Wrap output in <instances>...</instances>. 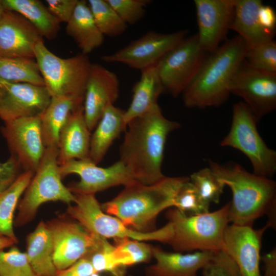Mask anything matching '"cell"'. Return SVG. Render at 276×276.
<instances>
[{"label": "cell", "instance_id": "obj_1", "mask_svg": "<svg viewBox=\"0 0 276 276\" xmlns=\"http://www.w3.org/2000/svg\"><path fill=\"white\" fill-rule=\"evenodd\" d=\"M179 123L166 118L157 104L127 125L120 149L121 161L137 182L151 185L163 179L165 144Z\"/></svg>", "mask_w": 276, "mask_h": 276}, {"label": "cell", "instance_id": "obj_2", "mask_svg": "<svg viewBox=\"0 0 276 276\" xmlns=\"http://www.w3.org/2000/svg\"><path fill=\"white\" fill-rule=\"evenodd\" d=\"M209 168L232 193L229 223L253 226L258 218L267 215V225L275 228L276 183L269 178L250 173L236 163L219 164L209 160Z\"/></svg>", "mask_w": 276, "mask_h": 276}, {"label": "cell", "instance_id": "obj_3", "mask_svg": "<svg viewBox=\"0 0 276 276\" xmlns=\"http://www.w3.org/2000/svg\"><path fill=\"white\" fill-rule=\"evenodd\" d=\"M248 47L239 35L226 39L210 53L196 76L182 92L188 108L217 107L228 98L229 85L243 62Z\"/></svg>", "mask_w": 276, "mask_h": 276}, {"label": "cell", "instance_id": "obj_4", "mask_svg": "<svg viewBox=\"0 0 276 276\" xmlns=\"http://www.w3.org/2000/svg\"><path fill=\"white\" fill-rule=\"evenodd\" d=\"M189 177H166L151 185L134 181L113 199L101 205L105 213L139 232L146 229L164 210L173 207L176 195Z\"/></svg>", "mask_w": 276, "mask_h": 276}, {"label": "cell", "instance_id": "obj_5", "mask_svg": "<svg viewBox=\"0 0 276 276\" xmlns=\"http://www.w3.org/2000/svg\"><path fill=\"white\" fill-rule=\"evenodd\" d=\"M229 208V202L214 212L190 216L175 208L169 209L166 217L172 233L167 244L176 252L182 253L224 250Z\"/></svg>", "mask_w": 276, "mask_h": 276}, {"label": "cell", "instance_id": "obj_6", "mask_svg": "<svg viewBox=\"0 0 276 276\" xmlns=\"http://www.w3.org/2000/svg\"><path fill=\"white\" fill-rule=\"evenodd\" d=\"M58 155V147L45 148L23 198L18 202V213L14 220L15 226H22L31 221L39 207L45 202L60 201L68 204L74 202L75 194L62 182Z\"/></svg>", "mask_w": 276, "mask_h": 276}, {"label": "cell", "instance_id": "obj_7", "mask_svg": "<svg viewBox=\"0 0 276 276\" xmlns=\"http://www.w3.org/2000/svg\"><path fill=\"white\" fill-rule=\"evenodd\" d=\"M34 59L52 97L71 96L84 98L92 63L82 53L62 58L50 51L43 40L36 44Z\"/></svg>", "mask_w": 276, "mask_h": 276}, {"label": "cell", "instance_id": "obj_8", "mask_svg": "<svg viewBox=\"0 0 276 276\" xmlns=\"http://www.w3.org/2000/svg\"><path fill=\"white\" fill-rule=\"evenodd\" d=\"M259 121L243 102L235 104L230 130L220 144L241 152L250 162L254 174L270 178L276 172V151L260 136L257 127Z\"/></svg>", "mask_w": 276, "mask_h": 276}, {"label": "cell", "instance_id": "obj_9", "mask_svg": "<svg viewBox=\"0 0 276 276\" xmlns=\"http://www.w3.org/2000/svg\"><path fill=\"white\" fill-rule=\"evenodd\" d=\"M74 205L69 204L67 213L91 233L114 240L129 238L138 241H157L167 243L172 228L168 222L164 226L149 232H142L127 227L117 217L105 213L95 194H75Z\"/></svg>", "mask_w": 276, "mask_h": 276}, {"label": "cell", "instance_id": "obj_10", "mask_svg": "<svg viewBox=\"0 0 276 276\" xmlns=\"http://www.w3.org/2000/svg\"><path fill=\"white\" fill-rule=\"evenodd\" d=\"M209 53L200 47L197 34L186 37L155 65L164 93L176 97L198 72Z\"/></svg>", "mask_w": 276, "mask_h": 276}, {"label": "cell", "instance_id": "obj_11", "mask_svg": "<svg viewBox=\"0 0 276 276\" xmlns=\"http://www.w3.org/2000/svg\"><path fill=\"white\" fill-rule=\"evenodd\" d=\"M188 31L171 33L149 31L141 37L112 54L104 55L102 60L119 63L141 72L155 66L160 59L187 37Z\"/></svg>", "mask_w": 276, "mask_h": 276}, {"label": "cell", "instance_id": "obj_12", "mask_svg": "<svg viewBox=\"0 0 276 276\" xmlns=\"http://www.w3.org/2000/svg\"><path fill=\"white\" fill-rule=\"evenodd\" d=\"M229 90L243 99L259 121L276 108V74L254 68L244 60L234 75Z\"/></svg>", "mask_w": 276, "mask_h": 276}, {"label": "cell", "instance_id": "obj_13", "mask_svg": "<svg viewBox=\"0 0 276 276\" xmlns=\"http://www.w3.org/2000/svg\"><path fill=\"white\" fill-rule=\"evenodd\" d=\"M59 171L62 178L71 174L80 176V180L68 188L74 194H95L109 188L136 181L120 160L103 168L90 159H72L59 165Z\"/></svg>", "mask_w": 276, "mask_h": 276}, {"label": "cell", "instance_id": "obj_14", "mask_svg": "<svg viewBox=\"0 0 276 276\" xmlns=\"http://www.w3.org/2000/svg\"><path fill=\"white\" fill-rule=\"evenodd\" d=\"M47 223L52 236L53 260L58 270L65 269L87 256L98 246L102 237L77 221L58 219Z\"/></svg>", "mask_w": 276, "mask_h": 276}, {"label": "cell", "instance_id": "obj_15", "mask_svg": "<svg viewBox=\"0 0 276 276\" xmlns=\"http://www.w3.org/2000/svg\"><path fill=\"white\" fill-rule=\"evenodd\" d=\"M1 131L11 155L17 158L24 171L35 172L45 149L41 134L40 116L20 118L5 122Z\"/></svg>", "mask_w": 276, "mask_h": 276}, {"label": "cell", "instance_id": "obj_16", "mask_svg": "<svg viewBox=\"0 0 276 276\" xmlns=\"http://www.w3.org/2000/svg\"><path fill=\"white\" fill-rule=\"evenodd\" d=\"M51 99L44 86L0 80V118L4 122L41 116Z\"/></svg>", "mask_w": 276, "mask_h": 276}, {"label": "cell", "instance_id": "obj_17", "mask_svg": "<svg viewBox=\"0 0 276 276\" xmlns=\"http://www.w3.org/2000/svg\"><path fill=\"white\" fill-rule=\"evenodd\" d=\"M201 48L211 53L226 40L233 21L235 0H195Z\"/></svg>", "mask_w": 276, "mask_h": 276}, {"label": "cell", "instance_id": "obj_18", "mask_svg": "<svg viewBox=\"0 0 276 276\" xmlns=\"http://www.w3.org/2000/svg\"><path fill=\"white\" fill-rule=\"evenodd\" d=\"M269 227L254 229L247 225H228L224 232V250L233 258L241 276H262L260 269L263 235Z\"/></svg>", "mask_w": 276, "mask_h": 276}, {"label": "cell", "instance_id": "obj_19", "mask_svg": "<svg viewBox=\"0 0 276 276\" xmlns=\"http://www.w3.org/2000/svg\"><path fill=\"white\" fill-rule=\"evenodd\" d=\"M119 92L118 76L99 63H92L83 100L84 118L90 131L96 127L106 107L117 101Z\"/></svg>", "mask_w": 276, "mask_h": 276}, {"label": "cell", "instance_id": "obj_20", "mask_svg": "<svg viewBox=\"0 0 276 276\" xmlns=\"http://www.w3.org/2000/svg\"><path fill=\"white\" fill-rule=\"evenodd\" d=\"M43 38L20 14L6 10L0 19V56L34 58L35 48Z\"/></svg>", "mask_w": 276, "mask_h": 276}, {"label": "cell", "instance_id": "obj_21", "mask_svg": "<svg viewBox=\"0 0 276 276\" xmlns=\"http://www.w3.org/2000/svg\"><path fill=\"white\" fill-rule=\"evenodd\" d=\"M90 131L83 105L71 113L60 130L58 145L59 165L72 159H90Z\"/></svg>", "mask_w": 276, "mask_h": 276}, {"label": "cell", "instance_id": "obj_22", "mask_svg": "<svg viewBox=\"0 0 276 276\" xmlns=\"http://www.w3.org/2000/svg\"><path fill=\"white\" fill-rule=\"evenodd\" d=\"M211 251H196L187 254L164 251L159 247H153L155 264L146 268L148 276H198L213 254Z\"/></svg>", "mask_w": 276, "mask_h": 276}, {"label": "cell", "instance_id": "obj_23", "mask_svg": "<svg viewBox=\"0 0 276 276\" xmlns=\"http://www.w3.org/2000/svg\"><path fill=\"white\" fill-rule=\"evenodd\" d=\"M260 0H235V11L230 29L237 32L249 48L273 40L274 33L265 30L258 18Z\"/></svg>", "mask_w": 276, "mask_h": 276}, {"label": "cell", "instance_id": "obj_24", "mask_svg": "<svg viewBox=\"0 0 276 276\" xmlns=\"http://www.w3.org/2000/svg\"><path fill=\"white\" fill-rule=\"evenodd\" d=\"M26 254L36 276H56L53 238L47 223L41 221L27 236Z\"/></svg>", "mask_w": 276, "mask_h": 276}, {"label": "cell", "instance_id": "obj_25", "mask_svg": "<svg viewBox=\"0 0 276 276\" xmlns=\"http://www.w3.org/2000/svg\"><path fill=\"white\" fill-rule=\"evenodd\" d=\"M84 98L71 96L52 97L40 116L41 130L45 148L58 147L60 130L71 113L83 105Z\"/></svg>", "mask_w": 276, "mask_h": 276}, {"label": "cell", "instance_id": "obj_26", "mask_svg": "<svg viewBox=\"0 0 276 276\" xmlns=\"http://www.w3.org/2000/svg\"><path fill=\"white\" fill-rule=\"evenodd\" d=\"M65 30L83 54L87 55L104 42V36L97 27L86 1L78 0Z\"/></svg>", "mask_w": 276, "mask_h": 276}, {"label": "cell", "instance_id": "obj_27", "mask_svg": "<svg viewBox=\"0 0 276 276\" xmlns=\"http://www.w3.org/2000/svg\"><path fill=\"white\" fill-rule=\"evenodd\" d=\"M141 72L140 78L132 89L131 103L124 112L123 120L126 127L131 120L144 114L158 104L157 100L164 93L155 66Z\"/></svg>", "mask_w": 276, "mask_h": 276}, {"label": "cell", "instance_id": "obj_28", "mask_svg": "<svg viewBox=\"0 0 276 276\" xmlns=\"http://www.w3.org/2000/svg\"><path fill=\"white\" fill-rule=\"evenodd\" d=\"M124 112L113 104L108 105L103 111L90 139V159L94 163L103 159L113 141L125 130Z\"/></svg>", "mask_w": 276, "mask_h": 276}, {"label": "cell", "instance_id": "obj_29", "mask_svg": "<svg viewBox=\"0 0 276 276\" xmlns=\"http://www.w3.org/2000/svg\"><path fill=\"white\" fill-rule=\"evenodd\" d=\"M6 10L15 12L30 21L41 36L54 39L59 31V22L38 0H0Z\"/></svg>", "mask_w": 276, "mask_h": 276}, {"label": "cell", "instance_id": "obj_30", "mask_svg": "<svg viewBox=\"0 0 276 276\" xmlns=\"http://www.w3.org/2000/svg\"><path fill=\"white\" fill-rule=\"evenodd\" d=\"M34 174L31 171H24L0 194V237H8L18 242L13 230L14 214Z\"/></svg>", "mask_w": 276, "mask_h": 276}, {"label": "cell", "instance_id": "obj_31", "mask_svg": "<svg viewBox=\"0 0 276 276\" xmlns=\"http://www.w3.org/2000/svg\"><path fill=\"white\" fill-rule=\"evenodd\" d=\"M0 80L44 86L34 58L0 56Z\"/></svg>", "mask_w": 276, "mask_h": 276}, {"label": "cell", "instance_id": "obj_32", "mask_svg": "<svg viewBox=\"0 0 276 276\" xmlns=\"http://www.w3.org/2000/svg\"><path fill=\"white\" fill-rule=\"evenodd\" d=\"M87 3L97 27L104 36L117 37L126 31L128 25L107 0H88Z\"/></svg>", "mask_w": 276, "mask_h": 276}, {"label": "cell", "instance_id": "obj_33", "mask_svg": "<svg viewBox=\"0 0 276 276\" xmlns=\"http://www.w3.org/2000/svg\"><path fill=\"white\" fill-rule=\"evenodd\" d=\"M113 255L118 264L122 267L148 262L153 257V247L129 238L116 239Z\"/></svg>", "mask_w": 276, "mask_h": 276}, {"label": "cell", "instance_id": "obj_34", "mask_svg": "<svg viewBox=\"0 0 276 276\" xmlns=\"http://www.w3.org/2000/svg\"><path fill=\"white\" fill-rule=\"evenodd\" d=\"M210 204L199 195L190 178L179 188L174 199L173 207L187 216L210 212Z\"/></svg>", "mask_w": 276, "mask_h": 276}, {"label": "cell", "instance_id": "obj_35", "mask_svg": "<svg viewBox=\"0 0 276 276\" xmlns=\"http://www.w3.org/2000/svg\"><path fill=\"white\" fill-rule=\"evenodd\" d=\"M189 178L190 182L205 201L210 204L219 202L225 186L209 167L194 172Z\"/></svg>", "mask_w": 276, "mask_h": 276}, {"label": "cell", "instance_id": "obj_36", "mask_svg": "<svg viewBox=\"0 0 276 276\" xmlns=\"http://www.w3.org/2000/svg\"><path fill=\"white\" fill-rule=\"evenodd\" d=\"M113 248L114 245L107 239L101 237L98 246L86 256L90 260L96 273L108 272L113 276H123L124 267L117 263L113 255Z\"/></svg>", "mask_w": 276, "mask_h": 276}, {"label": "cell", "instance_id": "obj_37", "mask_svg": "<svg viewBox=\"0 0 276 276\" xmlns=\"http://www.w3.org/2000/svg\"><path fill=\"white\" fill-rule=\"evenodd\" d=\"M0 276H36L26 252L16 247L0 251Z\"/></svg>", "mask_w": 276, "mask_h": 276}, {"label": "cell", "instance_id": "obj_38", "mask_svg": "<svg viewBox=\"0 0 276 276\" xmlns=\"http://www.w3.org/2000/svg\"><path fill=\"white\" fill-rule=\"evenodd\" d=\"M245 62L251 67L265 72L276 74V43L273 40L249 48Z\"/></svg>", "mask_w": 276, "mask_h": 276}, {"label": "cell", "instance_id": "obj_39", "mask_svg": "<svg viewBox=\"0 0 276 276\" xmlns=\"http://www.w3.org/2000/svg\"><path fill=\"white\" fill-rule=\"evenodd\" d=\"M120 18L127 25H133L145 16L150 0H107Z\"/></svg>", "mask_w": 276, "mask_h": 276}, {"label": "cell", "instance_id": "obj_40", "mask_svg": "<svg viewBox=\"0 0 276 276\" xmlns=\"http://www.w3.org/2000/svg\"><path fill=\"white\" fill-rule=\"evenodd\" d=\"M203 276H241L233 258L224 250L214 252L202 268Z\"/></svg>", "mask_w": 276, "mask_h": 276}, {"label": "cell", "instance_id": "obj_41", "mask_svg": "<svg viewBox=\"0 0 276 276\" xmlns=\"http://www.w3.org/2000/svg\"><path fill=\"white\" fill-rule=\"evenodd\" d=\"M21 166L11 155L5 162H0V194L10 187L20 175Z\"/></svg>", "mask_w": 276, "mask_h": 276}, {"label": "cell", "instance_id": "obj_42", "mask_svg": "<svg viewBox=\"0 0 276 276\" xmlns=\"http://www.w3.org/2000/svg\"><path fill=\"white\" fill-rule=\"evenodd\" d=\"M78 0H47V8L60 23H67L71 18Z\"/></svg>", "mask_w": 276, "mask_h": 276}, {"label": "cell", "instance_id": "obj_43", "mask_svg": "<svg viewBox=\"0 0 276 276\" xmlns=\"http://www.w3.org/2000/svg\"><path fill=\"white\" fill-rule=\"evenodd\" d=\"M95 273L90 260L85 257L67 268L58 270L56 276H91Z\"/></svg>", "mask_w": 276, "mask_h": 276}, {"label": "cell", "instance_id": "obj_44", "mask_svg": "<svg viewBox=\"0 0 276 276\" xmlns=\"http://www.w3.org/2000/svg\"><path fill=\"white\" fill-rule=\"evenodd\" d=\"M258 18L261 26L265 30L275 34L276 15L270 6L262 5L259 11Z\"/></svg>", "mask_w": 276, "mask_h": 276}, {"label": "cell", "instance_id": "obj_45", "mask_svg": "<svg viewBox=\"0 0 276 276\" xmlns=\"http://www.w3.org/2000/svg\"><path fill=\"white\" fill-rule=\"evenodd\" d=\"M263 263L264 274L262 276H276V248L261 257Z\"/></svg>", "mask_w": 276, "mask_h": 276}, {"label": "cell", "instance_id": "obj_46", "mask_svg": "<svg viewBox=\"0 0 276 276\" xmlns=\"http://www.w3.org/2000/svg\"><path fill=\"white\" fill-rule=\"evenodd\" d=\"M16 243H17V241L11 238L8 237H0V251L3 250L5 248L12 246Z\"/></svg>", "mask_w": 276, "mask_h": 276}, {"label": "cell", "instance_id": "obj_47", "mask_svg": "<svg viewBox=\"0 0 276 276\" xmlns=\"http://www.w3.org/2000/svg\"><path fill=\"white\" fill-rule=\"evenodd\" d=\"M6 9L3 6L2 4L0 1V19H1L4 13L5 12Z\"/></svg>", "mask_w": 276, "mask_h": 276}, {"label": "cell", "instance_id": "obj_48", "mask_svg": "<svg viewBox=\"0 0 276 276\" xmlns=\"http://www.w3.org/2000/svg\"><path fill=\"white\" fill-rule=\"evenodd\" d=\"M91 276H100V275L99 274V273H95L92 274Z\"/></svg>", "mask_w": 276, "mask_h": 276}]
</instances>
